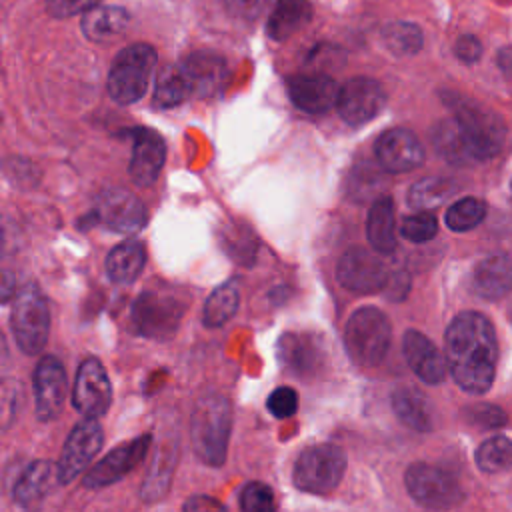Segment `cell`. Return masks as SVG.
<instances>
[{
  "label": "cell",
  "instance_id": "1",
  "mask_svg": "<svg viewBox=\"0 0 512 512\" xmlns=\"http://www.w3.org/2000/svg\"><path fill=\"white\" fill-rule=\"evenodd\" d=\"M446 364L456 384L472 394L494 382L498 344L492 324L478 312H460L446 330Z\"/></svg>",
  "mask_w": 512,
  "mask_h": 512
},
{
  "label": "cell",
  "instance_id": "2",
  "mask_svg": "<svg viewBox=\"0 0 512 512\" xmlns=\"http://www.w3.org/2000/svg\"><path fill=\"white\" fill-rule=\"evenodd\" d=\"M232 428L230 402L214 392L204 394L190 418V436L196 454L210 466H222L226 460L228 438Z\"/></svg>",
  "mask_w": 512,
  "mask_h": 512
},
{
  "label": "cell",
  "instance_id": "3",
  "mask_svg": "<svg viewBox=\"0 0 512 512\" xmlns=\"http://www.w3.org/2000/svg\"><path fill=\"white\" fill-rule=\"evenodd\" d=\"M392 340V328L386 314L376 306L358 308L346 322L344 344L348 356L364 368L378 366Z\"/></svg>",
  "mask_w": 512,
  "mask_h": 512
},
{
  "label": "cell",
  "instance_id": "4",
  "mask_svg": "<svg viewBox=\"0 0 512 512\" xmlns=\"http://www.w3.org/2000/svg\"><path fill=\"white\" fill-rule=\"evenodd\" d=\"M156 60V50L144 42H136L120 50L108 72L110 98L122 106L138 102L148 90Z\"/></svg>",
  "mask_w": 512,
  "mask_h": 512
},
{
  "label": "cell",
  "instance_id": "5",
  "mask_svg": "<svg viewBox=\"0 0 512 512\" xmlns=\"http://www.w3.org/2000/svg\"><path fill=\"white\" fill-rule=\"evenodd\" d=\"M346 470V454L336 444H316L300 452L294 464V484L312 494L332 492Z\"/></svg>",
  "mask_w": 512,
  "mask_h": 512
},
{
  "label": "cell",
  "instance_id": "6",
  "mask_svg": "<svg viewBox=\"0 0 512 512\" xmlns=\"http://www.w3.org/2000/svg\"><path fill=\"white\" fill-rule=\"evenodd\" d=\"M12 334L24 354H38L50 332V310L42 292L30 284L14 300L10 314Z\"/></svg>",
  "mask_w": 512,
  "mask_h": 512
},
{
  "label": "cell",
  "instance_id": "7",
  "mask_svg": "<svg viewBox=\"0 0 512 512\" xmlns=\"http://www.w3.org/2000/svg\"><path fill=\"white\" fill-rule=\"evenodd\" d=\"M454 120L460 126L472 160H488L500 152L506 130L498 116L454 98Z\"/></svg>",
  "mask_w": 512,
  "mask_h": 512
},
{
  "label": "cell",
  "instance_id": "8",
  "mask_svg": "<svg viewBox=\"0 0 512 512\" xmlns=\"http://www.w3.org/2000/svg\"><path fill=\"white\" fill-rule=\"evenodd\" d=\"M408 494L424 508L448 510L462 500V490L456 478L432 464L414 462L404 476Z\"/></svg>",
  "mask_w": 512,
  "mask_h": 512
},
{
  "label": "cell",
  "instance_id": "9",
  "mask_svg": "<svg viewBox=\"0 0 512 512\" xmlns=\"http://www.w3.org/2000/svg\"><path fill=\"white\" fill-rule=\"evenodd\" d=\"M184 310V302L174 294L142 292L132 304V324L142 336L168 338L178 330Z\"/></svg>",
  "mask_w": 512,
  "mask_h": 512
},
{
  "label": "cell",
  "instance_id": "10",
  "mask_svg": "<svg viewBox=\"0 0 512 512\" xmlns=\"http://www.w3.org/2000/svg\"><path fill=\"white\" fill-rule=\"evenodd\" d=\"M102 442L104 432L98 424V418H84L82 422H78L62 446L60 460L56 466L58 482L68 484L76 476H80V472H84L92 458L100 452Z\"/></svg>",
  "mask_w": 512,
  "mask_h": 512
},
{
  "label": "cell",
  "instance_id": "11",
  "mask_svg": "<svg viewBox=\"0 0 512 512\" xmlns=\"http://www.w3.org/2000/svg\"><path fill=\"white\" fill-rule=\"evenodd\" d=\"M336 280L352 292L372 294L388 286L390 274L380 256L366 248H350L336 266Z\"/></svg>",
  "mask_w": 512,
  "mask_h": 512
},
{
  "label": "cell",
  "instance_id": "12",
  "mask_svg": "<svg viewBox=\"0 0 512 512\" xmlns=\"http://www.w3.org/2000/svg\"><path fill=\"white\" fill-rule=\"evenodd\" d=\"M386 104V92L378 80L356 76L340 86L336 110L350 126H360L374 120Z\"/></svg>",
  "mask_w": 512,
  "mask_h": 512
},
{
  "label": "cell",
  "instance_id": "13",
  "mask_svg": "<svg viewBox=\"0 0 512 512\" xmlns=\"http://www.w3.org/2000/svg\"><path fill=\"white\" fill-rule=\"evenodd\" d=\"M94 218L112 232L132 234L146 224V208L136 194L124 188H112L96 198Z\"/></svg>",
  "mask_w": 512,
  "mask_h": 512
},
{
  "label": "cell",
  "instance_id": "14",
  "mask_svg": "<svg viewBox=\"0 0 512 512\" xmlns=\"http://www.w3.org/2000/svg\"><path fill=\"white\" fill-rule=\"evenodd\" d=\"M112 402V386L100 360L86 358L78 372L72 390V404L84 418H100Z\"/></svg>",
  "mask_w": 512,
  "mask_h": 512
},
{
  "label": "cell",
  "instance_id": "15",
  "mask_svg": "<svg viewBox=\"0 0 512 512\" xmlns=\"http://www.w3.org/2000/svg\"><path fill=\"white\" fill-rule=\"evenodd\" d=\"M150 434L146 436H140L136 440H130V442H124L120 446H116L114 450H110L102 460H98L90 472H86L84 476V486L86 488H104L112 482H118L122 476H126L132 468H136L148 448H150Z\"/></svg>",
  "mask_w": 512,
  "mask_h": 512
},
{
  "label": "cell",
  "instance_id": "16",
  "mask_svg": "<svg viewBox=\"0 0 512 512\" xmlns=\"http://www.w3.org/2000/svg\"><path fill=\"white\" fill-rule=\"evenodd\" d=\"M374 154L378 164L392 174L410 172L424 160V148L414 132L406 128H390L376 140Z\"/></svg>",
  "mask_w": 512,
  "mask_h": 512
},
{
  "label": "cell",
  "instance_id": "17",
  "mask_svg": "<svg viewBox=\"0 0 512 512\" xmlns=\"http://www.w3.org/2000/svg\"><path fill=\"white\" fill-rule=\"evenodd\" d=\"M66 370L54 356H44L34 368V396H36V416L42 422L54 420L66 398Z\"/></svg>",
  "mask_w": 512,
  "mask_h": 512
},
{
  "label": "cell",
  "instance_id": "18",
  "mask_svg": "<svg viewBox=\"0 0 512 512\" xmlns=\"http://www.w3.org/2000/svg\"><path fill=\"white\" fill-rule=\"evenodd\" d=\"M132 138V158L128 172L138 186H150L156 182L164 160L166 144L162 136L150 128H134L128 132Z\"/></svg>",
  "mask_w": 512,
  "mask_h": 512
},
{
  "label": "cell",
  "instance_id": "19",
  "mask_svg": "<svg viewBox=\"0 0 512 512\" xmlns=\"http://www.w3.org/2000/svg\"><path fill=\"white\" fill-rule=\"evenodd\" d=\"M286 88L292 104L308 114L330 110L340 94V86L326 74H296L288 78Z\"/></svg>",
  "mask_w": 512,
  "mask_h": 512
},
{
  "label": "cell",
  "instance_id": "20",
  "mask_svg": "<svg viewBox=\"0 0 512 512\" xmlns=\"http://www.w3.org/2000/svg\"><path fill=\"white\" fill-rule=\"evenodd\" d=\"M402 352L410 370L426 384H440L446 376V360L430 338L416 330H406Z\"/></svg>",
  "mask_w": 512,
  "mask_h": 512
},
{
  "label": "cell",
  "instance_id": "21",
  "mask_svg": "<svg viewBox=\"0 0 512 512\" xmlns=\"http://www.w3.org/2000/svg\"><path fill=\"white\" fill-rule=\"evenodd\" d=\"M278 358L286 370L304 378L318 372L322 348L308 334H284L278 342Z\"/></svg>",
  "mask_w": 512,
  "mask_h": 512
},
{
  "label": "cell",
  "instance_id": "22",
  "mask_svg": "<svg viewBox=\"0 0 512 512\" xmlns=\"http://www.w3.org/2000/svg\"><path fill=\"white\" fill-rule=\"evenodd\" d=\"M476 294L486 300H498L512 290V256L494 254L484 258L472 276Z\"/></svg>",
  "mask_w": 512,
  "mask_h": 512
},
{
  "label": "cell",
  "instance_id": "23",
  "mask_svg": "<svg viewBox=\"0 0 512 512\" xmlns=\"http://www.w3.org/2000/svg\"><path fill=\"white\" fill-rule=\"evenodd\" d=\"M194 96L214 94L226 80V60L212 52H194L182 60Z\"/></svg>",
  "mask_w": 512,
  "mask_h": 512
},
{
  "label": "cell",
  "instance_id": "24",
  "mask_svg": "<svg viewBox=\"0 0 512 512\" xmlns=\"http://www.w3.org/2000/svg\"><path fill=\"white\" fill-rule=\"evenodd\" d=\"M392 410L402 424L418 432H428L434 426V410L430 400L412 386H400L392 392Z\"/></svg>",
  "mask_w": 512,
  "mask_h": 512
},
{
  "label": "cell",
  "instance_id": "25",
  "mask_svg": "<svg viewBox=\"0 0 512 512\" xmlns=\"http://www.w3.org/2000/svg\"><path fill=\"white\" fill-rule=\"evenodd\" d=\"M366 238L380 254H390L396 248V220L392 198L382 196L374 200L366 218Z\"/></svg>",
  "mask_w": 512,
  "mask_h": 512
},
{
  "label": "cell",
  "instance_id": "26",
  "mask_svg": "<svg viewBox=\"0 0 512 512\" xmlns=\"http://www.w3.org/2000/svg\"><path fill=\"white\" fill-rule=\"evenodd\" d=\"M312 18V6L308 0H276L268 22L266 32L272 40H286L304 28Z\"/></svg>",
  "mask_w": 512,
  "mask_h": 512
},
{
  "label": "cell",
  "instance_id": "27",
  "mask_svg": "<svg viewBox=\"0 0 512 512\" xmlns=\"http://www.w3.org/2000/svg\"><path fill=\"white\" fill-rule=\"evenodd\" d=\"M144 262H146L144 244L138 240H126L114 246L106 258L108 278L116 284H130L144 270Z\"/></svg>",
  "mask_w": 512,
  "mask_h": 512
},
{
  "label": "cell",
  "instance_id": "28",
  "mask_svg": "<svg viewBox=\"0 0 512 512\" xmlns=\"http://www.w3.org/2000/svg\"><path fill=\"white\" fill-rule=\"evenodd\" d=\"M128 24V12L120 6L98 4L84 12L82 16V32L86 38L94 42H104L118 36Z\"/></svg>",
  "mask_w": 512,
  "mask_h": 512
},
{
  "label": "cell",
  "instance_id": "29",
  "mask_svg": "<svg viewBox=\"0 0 512 512\" xmlns=\"http://www.w3.org/2000/svg\"><path fill=\"white\" fill-rule=\"evenodd\" d=\"M52 476H54V466L50 462L34 460L16 480L14 492H12L14 500L24 508L36 506L48 494Z\"/></svg>",
  "mask_w": 512,
  "mask_h": 512
},
{
  "label": "cell",
  "instance_id": "30",
  "mask_svg": "<svg viewBox=\"0 0 512 512\" xmlns=\"http://www.w3.org/2000/svg\"><path fill=\"white\" fill-rule=\"evenodd\" d=\"M188 96H194V90H192L190 78H188L182 62L164 66L156 80L154 106L172 108V106L182 104Z\"/></svg>",
  "mask_w": 512,
  "mask_h": 512
},
{
  "label": "cell",
  "instance_id": "31",
  "mask_svg": "<svg viewBox=\"0 0 512 512\" xmlns=\"http://www.w3.org/2000/svg\"><path fill=\"white\" fill-rule=\"evenodd\" d=\"M240 304V290L238 282L230 280L226 284H220L204 302L202 310V322L208 328H218L226 324L238 310Z\"/></svg>",
  "mask_w": 512,
  "mask_h": 512
},
{
  "label": "cell",
  "instance_id": "32",
  "mask_svg": "<svg viewBox=\"0 0 512 512\" xmlns=\"http://www.w3.org/2000/svg\"><path fill=\"white\" fill-rule=\"evenodd\" d=\"M432 144H434L436 152L452 164H466L468 160H472V156L466 148L464 136L460 132V126L454 118L452 120H442L434 126Z\"/></svg>",
  "mask_w": 512,
  "mask_h": 512
},
{
  "label": "cell",
  "instance_id": "33",
  "mask_svg": "<svg viewBox=\"0 0 512 512\" xmlns=\"http://www.w3.org/2000/svg\"><path fill=\"white\" fill-rule=\"evenodd\" d=\"M382 40L396 56H412L422 48V30L412 22H390L382 30Z\"/></svg>",
  "mask_w": 512,
  "mask_h": 512
},
{
  "label": "cell",
  "instance_id": "34",
  "mask_svg": "<svg viewBox=\"0 0 512 512\" xmlns=\"http://www.w3.org/2000/svg\"><path fill=\"white\" fill-rule=\"evenodd\" d=\"M454 186L450 180L446 178H438V176H430V178H422L418 180L410 192H408V204L416 210H430L440 206L450 194H452Z\"/></svg>",
  "mask_w": 512,
  "mask_h": 512
},
{
  "label": "cell",
  "instance_id": "35",
  "mask_svg": "<svg viewBox=\"0 0 512 512\" xmlns=\"http://www.w3.org/2000/svg\"><path fill=\"white\" fill-rule=\"evenodd\" d=\"M476 464L490 474L512 468V440L506 436L488 438L476 450Z\"/></svg>",
  "mask_w": 512,
  "mask_h": 512
},
{
  "label": "cell",
  "instance_id": "36",
  "mask_svg": "<svg viewBox=\"0 0 512 512\" xmlns=\"http://www.w3.org/2000/svg\"><path fill=\"white\" fill-rule=\"evenodd\" d=\"M486 216V204L478 198H462L456 200L448 210H446V226L454 232H466L476 228Z\"/></svg>",
  "mask_w": 512,
  "mask_h": 512
},
{
  "label": "cell",
  "instance_id": "37",
  "mask_svg": "<svg viewBox=\"0 0 512 512\" xmlns=\"http://www.w3.org/2000/svg\"><path fill=\"white\" fill-rule=\"evenodd\" d=\"M242 512H276L274 492L264 482H248L240 492Z\"/></svg>",
  "mask_w": 512,
  "mask_h": 512
},
{
  "label": "cell",
  "instance_id": "38",
  "mask_svg": "<svg viewBox=\"0 0 512 512\" xmlns=\"http://www.w3.org/2000/svg\"><path fill=\"white\" fill-rule=\"evenodd\" d=\"M438 232V222L432 214L428 212H418V214H412V216H406L402 220V226H400V234L410 240V242H428L436 236Z\"/></svg>",
  "mask_w": 512,
  "mask_h": 512
},
{
  "label": "cell",
  "instance_id": "39",
  "mask_svg": "<svg viewBox=\"0 0 512 512\" xmlns=\"http://www.w3.org/2000/svg\"><path fill=\"white\" fill-rule=\"evenodd\" d=\"M470 424L478 428H498L506 422V412L494 404H474L464 410Z\"/></svg>",
  "mask_w": 512,
  "mask_h": 512
},
{
  "label": "cell",
  "instance_id": "40",
  "mask_svg": "<svg viewBox=\"0 0 512 512\" xmlns=\"http://www.w3.org/2000/svg\"><path fill=\"white\" fill-rule=\"evenodd\" d=\"M268 412L276 418H290L298 410V394L290 386H278L266 400Z\"/></svg>",
  "mask_w": 512,
  "mask_h": 512
},
{
  "label": "cell",
  "instance_id": "41",
  "mask_svg": "<svg viewBox=\"0 0 512 512\" xmlns=\"http://www.w3.org/2000/svg\"><path fill=\"white\" fill-rule=\"evenodd\" d=\"M100 0H46V10L54 18H70L76 14H84L90 8L98 6Z\"/></svg>",
  "mask_w": 512,
  "mask_h": 512
},
{
  "label": "cell",
  "instance_id": "42",
  "mask_svg": "<svg viewBox=\"0 0 512 512\" xmlns=\"http://www.w3.org/2000/svg\"><path fill=\"white\" fill-rule=\"evenodd\" d=\"M454 52H456V56H458L462 62L472 64V62H476V60L480 58V54H482V44L478 42L476 36L464 34V36H460V38L456 40Z\"/></svg>",
  "mask_w": 512,
  "mask_h": 512
},
{
  "label": "cell",
  "instance_id": "43",
  "mask_svg": "<svg viewBox=\"0 0 512 512\" xmlns=\"http://www.w3.org/2000/svg\"><path fill=\"white\" fill-rule=\"evenodd\" d=\"M184 512H228V508L212 496L196 494L184 502Z\"/></svg>",
  "mask_w": 512,
  "mask_h": 512
},
{
  "label": "cell",
  "instance_id": "44",
  "mask_svg": "<svg viewBox=\"0 0 512 512\" xmlns=\"http://www.w3.org/2000/svg\"><path fill=\"white\" fill-rule=\"evenodd\" d=\"M224 4L234 16L252 20L260 14L264 0H224Z\"/></svg>",
  "mask_w": 512,
  "mask_h": 512
},
{
  "label": "cell",
  "instance_id": "45",
  "mask_svg": "<svg viewBox=\"0 0 512 512\" xmlns=\"http://www.w3.org/2000/svg\"><path fill=\"white\" fill-rule=\"evenodd\" d=\"M408 286H410V282H408V276H406L404 272H396L394 276H390L386 290H388L390 298H394V300H400V298H404V294H406Z\"/></svg>",
  "mask_w": 512,
  "mask_h": 512
},
{
  "label": "cell",
  "instance_id": "46",
  "mask_svg": "<svg viewBox=\"0 0 512 512\" xmlns=\"http://www.w3.org/2000/svg\"><path fill=\"white\" fill-rule=\"evenodd\" d=\"M498 66H500V70L506 76L512 78V48L510 46L508 48H500V52H498Z\"/></svg>",
  "mask_w": 512,
  "mask_h": 512
},
{
  "label": "cell",
  "instance_id": "47",
  "mask_svg": "<svg viewBox=\"0 0 512 512\" xmlns=\"http://www.w3.org/2000/svg\"><path fill=\"white\" fill-rule=\"evenodd\" d=\"M510 316H512V312H510Z\"/></svg>",
  "mask_w": 512,
  "mask_h": 512
}]
</instances>
